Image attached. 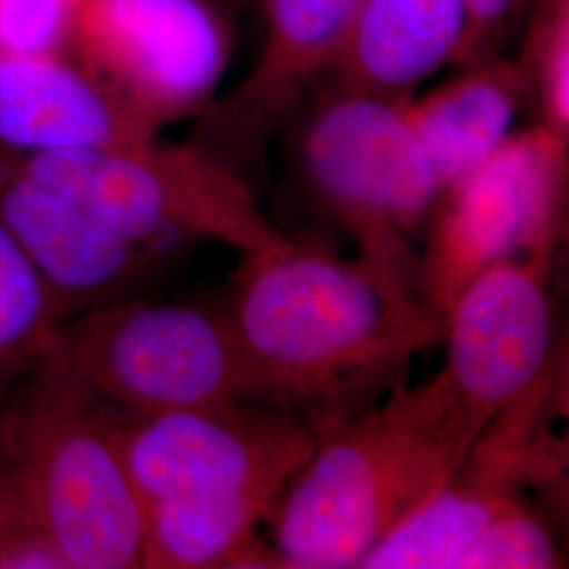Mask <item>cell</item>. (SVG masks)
Instances as JSON below:
<instances>
[{"label": "cell", "mask_w": 569, "mask_h": 569, "mask_svg": "<svg viewBox=\"0 0 569 569\" xmlns=\"http://www.w3.org/2000/svg\"><path fill=\"white\" fill-rule=\"evenodd\" d=\"M241 258L224 298L251 401L317 432L376 406L418 352L443 342V317L406 272L298 243Z\"/></svg>", "instance_id": "6da1fadb"}, {"label": "cell", "mask_w": 569, "mask_h": 569, "mask_svg": "<svg viewBox=\"0 0 569 569\" xmlns=\"http://www.w3.org/2000/svg\"><path fill=\"white\" fill-rule=\"evenodd\" d=\"M441 371L319 430L268 523L279 568H361L472 443Z\"/></svg>", "instance_id": "7a4b0ae2"}, {"label": "cell", "mask_w": 569, "mask_h": 569, "mask_svg": "<svg viewBox=\"0 0 569 569\" xmlns=\"http://www.w3.org/2000/svg\"><path fill=\"white\" fill-rule=\"evenodd\" d=\"M0 416V477L49 538L66 569L143 566L146 507L122 428L100 401L42 355Z\"/></svg>", "instance_id": "3957f363"}, {"label": "cell", "mask_w": 569, "mask_h": 569, "mask_svg": "<svg viewBox=\"0 0 569 569\" xmlns=\"http://www.w3.org/2000/svg\"><path fill=\"white\" fill-rule=\"evenodd\" d=\"M16 159L30 176L138 243L173 249L209 239L241 256L293 243L260 209L243 176L197 143H167L157 136Z\"/></svg>", "instance_id": "277c9868"}, {"label": "cell", "mask_w": 569, "mask_h": 569, "mask_svg": "<svg viewBox=\"0 0 569 569\" xmlns=\"http://www.w3.org/2000/svg\"><path fill=\"white\" fill-rule=\"evenodd\" d=\"M44 357L127 418L251 401L226 298L100 306L60 323Z\"/></svg>", "instance_id": "5b68a950"}, {"label": "cell", "mask_w": 569, "mask_h": 569, "mask_svg": "<svg viewBox=\"0 0 569 569\" xmlns=\"http://www.w3.org/2000/svg\"><path fill=\"white\" fill-rule=\"evenodd\" d=\"M409 100L329 87L306 122L300 163L359 256L418 281L411 241L441 194L407 114Z\"/></svg>", "instance_id": "8992f818"}, {"label": "cell", "mask_w": 569, "mask_h": 569, "mask_svg": "<svg viewBox=\"0 0 569 569\" xmlns=\"http://www.w3.org/2000/svg\"><path fill=\"white\" fill-rule=\"evenodd\" d=\"M566 401L561 348L526 392L491 416L448 481L367 555L361 569H453L500 512L529 500V489L559 496L568 446L552 425Z\"/></svg>", "instance_id": "52a82bcc"}, {"label": "cell", "mask_w": 569, "mask_h": 569, "mask_svg": "<svg viewBox=\"0 0 569 569\" xmlns=\"http://www.w3.org/2000/svg\"><path fill=\"white\" fill-rule=\"evenodd\" d=\"M568 138L547 124L510 133L488 159L449 186L428 216L418 289L435 312L491 266L557 251L566 228Z\"/></svg>", "instance_id": "ba28073f"}, {"label": "cell", "mask_w": 569, "mask_h": 569, "mask_svg": "<svg viewBox=\"0 0 569 569\" xmlns=\"http://www.w3.org/2000/svg\"><path fill=\"white\" fill-rule=\"evenodd\" d=\"M302 416L262 401L127 418L129 477L150 502L243 491L283 493L317 443Z\"/></svg>", "instance_id": "9c48e42d"}, {"label": "cell", "mask_w": 569, "mask_h": 569, "mask_svg": "<svg viewBox=\"0 0 569 569\" xmlns=\"http://www.w3.org/2000/svg\"><path fill=\"white\" fill-rule=\"evenodd\" d=\"M230 53L207 0H81L70 56L161 131L201 112Z\"/></svg>", "instance_id": "30bf717a"}, {"label": "cell", "mask_w": 569, "mask_h": 569, "mask_svg": "<svg viewBox=\"0 0 569 569\" xmlns=\"http://www.w3.org/2000/svg\"><path fill=\"white\" fill-rule=\"evenodd\" d=\"M552 258L555 251H536L491 266L443 317L448 363L441 376L472 437L561 350L550 296Z\"/></svg>", "instance_id": "8fae6325"}, {"label": "cell", "mask_w": 569, "mask_h": 569, "mask_svg": "<svg viewBox=\"0 0 569 569\" xmlns=\"http://www.w3.org/2000/svg\"><path fill=\"white\" fill-rule=\"evenodd\" d=\"M0 222L47 287L60 323L133 298L171 249L138 243L98 222L0 150Z\"/></svg>", "instance_id": "7c38bea8"}, {"label": "cell", "mask_w": 569, "mask_h": 569, "mask_svg": "<svg viewBox=\"0 0 569 569\" xmlns=\"http://www.w3.org/2000/svg\"><path fill=\"white\" fill-rule=\"evenodd\" d=\"M361 0H264L266 32L253 68L207 103L190 142L243 176L272 136L338 60Z\"/></svg>", "instance_id": "4fadbf2b"}, {"label": "cell", "mask_w": 569, "mask_h": 569, "mask_svg": "<svg viewBox=\"0 0 569 569\" xmlns=\"http://www.w3.org/2000/svg\"><path fill=\"white\" fill-rule=\"evenodd\" d=\"M157 136L74 56H0V150L42 154Z\"/></svg>", "instance_id": "5bb4252c"}, {"label": "cell", "mask_w": 569, "mask_h": 569, "mask_svg": "<svg viewBox=\"0 0 569 569\" xmlns=\"http://www.w3.org/2000/svg\"><path fill=\"white\" fill-rule=\"evenodd\" d=\"M467 0H361L329 87L411 100L413 89L460 58Z\"/></svg>", "instance_id": "9a60e30c"}, {"label": "cell", "mask_w": 569, "mask_h": 569, "mask_svg": "<svg viewBox=\"0 0 569 569\" xmlns=\"http://www.w3.org/2000/svg\"><path fill=\"white\" fill-rule=\"evenodd\" d=\"M458 79L409 100L407 114L441 192L462 180L512 133L526 96L528 68L481 60Z\"/></svg>", "instance_id": "2e32d148"}, {"label": "cell", "mask_w": 569, "mask_h": 569, "mask_svg": "<svg viewBox=\"0 0 569 569\" xmlns=\"http://www.w3.org/2000/svg\"><path fill=\"white\" fill-rule=\"evenodd\" d=\"M279 498V491H243L146 505L142 568H279L274 550L258 540Z\"/></svg>", "instance_id": "e0dca14e"}, {"label": "cell", "mask_w": 569, "mask_h": 569, "mask_svg": "<svg viewBox=\"0 0 569 569\" xmlns=\"http://www.w3.org/2000/svg\"><path fill=\"white\" fill-rule=\"evenodd\" d=\"M58 326V310L39 272L0 222V373L41 359Z\"/></svg>", "instance_id": "ac0fdd59"}, {"label": "cell", "mask_w": 569, "mask_h": 569, "mask_svg": "<svg viewBox=\"0 0 569 569\" xmlns=\"http://www.w3.org/2000/svg\"><path fill=\"white\" fill-rule=\"evenodd\" d=\"M566 566L557 531L531 500L500 512L468 545L453 569H552Z\"/></svg>", "instance_id": "d6986e66"}, {"label": "cell", "mask_w": 569, "mask_h": 569, "mask_svg": "<svg viewBox=\"0 0 569 569\" xmlns=\"http://www.w3.org/2000/svg\"><path fill=\"white\" fill-rule=\"evenodd\" d=\"M531 39V61L526 68L540 98L542 124L568 138L569 0H550Z\"/></svg>", "instance_id": "ffe728a7"}, {"label": "cell", "mask_w": 569, "mask_h": 569, "mask_svg": "<svg viewBox=\"0 0 569 569\" xmlns=\"http://www.w3.org/2000/svg\"><path fill=\"white\" fill-rule=\"evenodd\" d=\"M81 0H0V56L70 53Z\"/></svg>", "instance_id": "44dd1931"}, {"label": "cell", "mask_w": 569, "mask_h": 569, "mask_svg": "<svg viewBox=\"0 0 569 569\" xmlns=\"http://www.w3.org/2000/svg\"><path fill=\"white\" fill-rule=\"evenodd\" d=\"M0 569H66L58 550L0 477Z\"/></svg>", "instance_id": "7402d4cb"}, {"label": "cell", "mask_w": 569, "mask_h": 569, "mask_svg": "<svg viewBox=\"0 0 569 569\" xmlns=\"http://www.w3.org/2000/svg\"><path fill=\"white\" fill-rule=\"evenodd\" d=\"M517 0H467L468 30L458 61L477 63L486 60V49L509 20Z\"/></svg>", "instance_id": "603a6c76"}]
</instances>
